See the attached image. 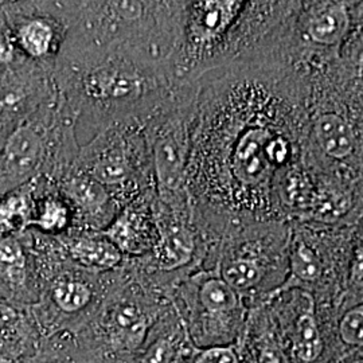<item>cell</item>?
Listing matches in <instances>:
<instances>
[{"label":"cell","instance_id":"17","mask_svg":"<svg viewBox=\"0 0 363 363\" xmlns=\"http://www.w3.org/2000/svg\"><path fill=\"white\" fill-rule=\"evenodd\" d=\"M109 319L112 337L120 346L136 349L142 345L148 328V319L136 303H118L111 311Z\"/></svg>","mask_w":363,"mask_h":363},{"label":"cell","instance_id":"10","mask_svg":"<svg viewBox=\"0 0 363 363\" xmlns=\"http://www.w3.org/2000/svg\"><path fill=\"white\" fill-rule=\"evenodd\" d=\"M55 186L72 205L76 220L88 226L104 230L121 208L104 186L78 169H72Z\"/></svg>","mask_w":363,"mask_h":363},{"label":"cell","instance_id":"13","mask_svg":"<svg viewBox=\"0 0 363 363\" xmlns=\"http://www.w3.org/2000/svg\"><path fill=\"white\" fill-rule=\"evenodd\" d=\"M74 222V210L65 195L52 182L38 178L34 214L28 230L57 235L66 232Z\"/></svg>","mask_w":363,"mask_h":363},{"label":"cell","instance_id":"22","mask_svg":"<svg viewBox=\"0 0 363 363\" xmlns=\"http://www.w3.org/2000/svg\"><path fill=\"white\" fill-rule=\"evenodd\" d=\"M52 303L67 313L81 311L89 306L93 298L91 286L76 279H60L50 289Z\"/></svg>","mask_w":363,"mask_h":363},{"label":"cell","instance_id":"7","mask_svg":"<svg viewBox=\"0 0 363 363\" xmlns=\"http://www.w3.org/2000/svg\"><path fill=\"white\" fill-rule=\"evenodd\" d=\"M357 3L298 1L292 21L289 46L292 57L304 60L337 58L347 43Z\"/></svg>","mask_w":363,"mask_h":363},{"label":"cell","instance_id":"24","mask_svg":"<svg viewBox=\"0 0 363 363\" xmlns=\"http://www.w3.org/2000/svg\"><path fill=\"white\" fill-rule=\"evenodd\" d=\"M194 363H240L237 354L230 347H210L199 354Z\"/></svg>","mask_w":363,"mask_h":363},{"label":"cell","instance_id":"12","mask_svg":"<svg viewBox=\"0 0 363 363\" xmlns=\"http://www.w3.org/2000/svg\"><path fill=\"white\" fill-rule=\"evenodd\" d=\"M155 193L142 195L118 210L115 220L101 234L121 253H140L150 247L151 228H155Z\"/></svg>","mask_w":363,"mask_h":363},{"label":"cell","instance_id":"14","mask_svg":"<svg viewBox=\"0 0 363 363\" xmlns=\"http://www.w3.org/2000/svg\"><path fill=\"white\" fill-rule=\"evenodd\" d=\"M37 181L38 178L0 198V237L28 232L34 214Z\"/></svg>","mask_w":363,"mask_h":363},{"label":"cell","instance_id":"25","mask_svg":"<svg viewBox=\"0 0 363 363\" xmlns=\"http://www.w3.org/2000/svg\"><path fill=\"white\" fill-rule=\"evenodd\" d=\"M172 357V346L169 340H159L145 354L142 363H169Z\"/></svg>","mask_w":363,"mask_h":363},{"label":"cell","instance_id":"11","mask_svg":"<svg viewBox=\"0 0 363 363\" xmlns=\"http://www.w3.org/2000/svg\"><path fill=\"white\" fill-rule=\"evenodd\" d=\"M319 155L331 163H346L357 155L361 156V143H358L357 130L349 117L337 109H319L307 128V144Z\"/></svg>","mask_w":363,"mask_h":363},{"label":"cell","instance_id":"23","mask_svg":"<svg viewBox=\"0 0 363 363\" xmlns=\"http://www.w3.org/2000/svg\"><path fill=\"white\" fill-rule=\"evenodd\" d=\"M339 333L342 340L349 345L361 347L363 343V307L362 304L346 312L340 320Z\"/></svg>","mask_w":363,"mask_h":363},{"label":"cell","instance_id":"18","mask_svg":"<svg viewBox=\"0 0 363 363\" xmlns=\"http://www.w3.org/2000/svg\"><path fill=\"white\" fill-rule=\"evenodd\" d=\"M291 272L283 286L271 294L277 296L291 288H304L315 284L323 272V265L316 252L306 241L298 240L291 252Z\"/></svg>","mask_w":363,"mask_h":363},{"label":"cell","instance_id":"28","mask_svg":"<svg viewBox=\"0 0 363 363\" xmlns=\"http://www.w3.org/2000/svg\"><path fill=\"white\" fill-rule=\"evenodd\" d=\"M0 363H13V362H11V361H7V359H1V361H0Z\"/></svg>","mask_w":363,"mask_h":363},{"label":"cell","instance_id":"21","mask_svg":"<svg viewBox=\"0 0 363 363\" xmlns=\"http://www.w3.org/2000/svg\"><path fill=\"white\" fill-rule=\"evenodd\" d=\"M199 301L208 313L222 315L238 307V295L220 276H210L199 286Z\"/></svg>","mask_w":363,"mask_h":363},{"label":"cell","instance_id":"15","mask_svg":"<svg viewBox=\"0 0 363 363\" xmlns=\"http://www.w3.org/2000/svg\"><path fill=\"white\" fill-rule=\"evenodd\" d=\"M67 255L79 265L91 269H112L123 257L118 247L100 232L74 237L67 245Z\"/></svg>","mask_w":363,"mask_h":363},{"label":"cell","instance_id":"6","mask_svg":"<svg viewBox=\"0 0 363 363\" xmlns=\"http://www.w3.org/2000/svg\"><path fill=\"white\" fill-rule=\"evenodd\" d=\"M74 169L99 182L120 208L152 191L151 157L140 123L115 124L79 147Z\"/></svg>","mask_w":363,"mask_h":363},{"label":"cell","instance_id":"8","mask_svg":"<svg viewBox=\"0 0 363 363\" xmlns=\"http://www.w3.org/2000/svg\"><path fill=\"white\" fill-rule=\"evenodd\" d=\"M0 7L21 57L54 72L66 35L58 1H0Z\"/></svg>","mask_w":363,"mask_h":363},{"label":"cell","instance_id":"26","mask_svg":"<svg viewBox=\"0 0 363 363\" xmlns=\"http://www.w3.org/2000/svg\"><path fill=\"white\" fill-rule=\"evenodd\" d=\"M259 363H289L284 351L274 345H267L259 351Z\"/></svg>","mask_w":363,"mask_h":363},{"label":"cell","instance_id":"19","mask_svg":"<svg viewBox=\"0 0 363 363\" xmlns=\"http://www.w3.org/2000/svg\"><path fill=\"white\" fill-rule=\"evenodd\" d=\"M307 306L298 315L295 330V349L298 357L304 362L316 361L322 351L323 342L316 323L315 301L310 294H306Z\"/></svg>","mask_w":363,"mask_h":363},{"label":"cell","instance_id":"3","mask_svg":"<svg viewBox=\"0 0 363 363\" xmlns=\"http://www.w3.org/2000/svg\"><path fill=\"white\" fill-rule=\"evenodd\" d=\"M296 1H183L178 38L169 57L175 86L208 72L256 58L276 38Z\"/></svg>","mask_w":363,"mask_h":363},{"label":"cell","instance_id":"20","mask_svg":"<svg viewBox=\"0 0 363 363\" xmlns=\"http://www.w3.org/2000/svg\"><path fill=\"white\" fill-rule=\"evenodd\" d=\"M265 274V267L257 257L245 255L228 259L220 271V277L235 292L249 291L259 286Z\"/></svg>","mask_w":363,"mask_h":363},{"label":"cell","instance_id":"16","mask_svg":"<svg viewBox=\"0 0 363 363\" xmlns=\"http://www.w3.org/2000/svg\"><path fill=\"white\" fill-rule=\"evenodd\" d=\"M28 257L22 234L0 237V284L9 291L22 292L27 289Z\"/></svg>","mask_w":363,"mask_h":363},{"label":"cell","instance_id":"2","mask_svg":"<svg viewBox=\"0 0 363 363\" xmlns=\"http://www.w3.org/2000/svg\"><path fill=\"white\" fill-rule=\"evenodd\" d=\"M52 81L76 130L84 127L94 135L115 124H143L179 88L167 58L144 48L58 57Z\"/></svg>","mask_w":363,"mask_h":363},{"label":"cell","instance_id":"5","mask_svg":"<svg viewBox=\"0 0 363 363\" xmlns=\"http://www.w3.org/2000/svg\"><path fill=\"white\" fill-rule=\"evenodd\" d=\"M196 91L198 82L177 88L142 124L157 199L179 216L193 213L186 187V172L194 127Z\"/></svg>","mask_w":363,"mask_h":363},{"label":"cell","instance_id":"4","mask_svg":"<svg viewBox=\"0 0 363 363\" xmlns=\"http://www.w3.org/2000/svg\"><path fill=\"white\" fill-rule=\"evenodd\" d=\"M76 120L58 91L0 140V198L37 178L57 183L74 167Z\"/></svg>","mask_w":363,"mask_h":363},{"label":"cell","instance_id":"1","mask_svg":"<svg viewBox=\"0 0 363 363\" xmlns=\"http://www.w3.org/2000/svg\"><path fill=\"white\" fill-rule=\"evenodd\" d=\"M199 79L186 187L193 210L230 218L281 217L277 187L306 162L310 74L272 60Z\"/></svg>","mask_w":363,"mask_h":363},{"label":"cell","instance_id":"27","mask_svg":"<svg viewBox=\"0 0 363 363\" xmlns=\"http://www.w3.org/2000/svg\"><path fill=\"white\" fill-rule=\"evenodd\" d=\"M18 311L11 304L0 301V328L15 323L18 320Z\"/></svg>","mask_w":363,"mask_h":363},{"label":"cell","instance_id":"9","mask_svg":"<svg viewBox=\"0 0 363 363\" xmlns=\"http://www.w3.org/2000/svg\"><path fill=\"white\" fill-rule=\"evenodd\" d=\"M54 93L49 69L26 60L0 69V140Z\"/></svg>","mask_w":363,"mask_h":363}]
</instances>
